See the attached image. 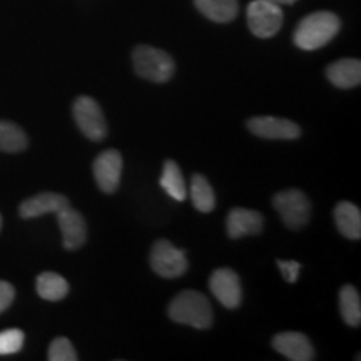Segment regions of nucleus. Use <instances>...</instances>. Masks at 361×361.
<instances>
[{"mask_svg":"<svg viewBox=\"0 0 361 361\" xmlns=\"http://www.w3.org/2000/svg\"><path fill=\"white\" fill-rule=\"evenodd\" d=\"M341 29V20L333 12H314L300 22L293 35L296 47L303 51H316L336 37Z\"/></svg>","mask_w":361,"mask_h":361,"instance_id":"f257e3e1","label":"nucleus"},{"mask_svg":"<svg viewBox=\"0 0 361 361\" xmlns=\"http://www.w3.org/2000/svg\"><path fill=\"white\" fill-rule=\"evenodd\" d=\"M168 314L173 322L197 329H207L213 324V308L200 291H183L171 301Z\"/></svg>","mask_w":361,"mask_h":361,"instance_id":"f03ea898","label":"nucleus"},{"mask_svg":"<svg viewBox=\"0 0 361 361\" xmlns=\"http://www.w3.org/2000/svg\"><path fill=\"white\" fill-rule=\"evenodd\" d=\"M133 62L139 78L157 84L168 82L176 71L173 57L151 45H137L133 52Z\"/></svg>","mask_w":361,"mask_h":361,"instance_id":"7ed1b4c3","label":"nucleus"},{"mask_svg":"<svg viewBox=\"0 0 361 361\" xmlns=\"http://www.w3.org/2000/svg\"><path fill=\"white\" fill-rule=\"evenodd\" d=\"M247 25L256 37H274L283 27L284 13L278 4L271 0H252L247 6Z\"/></svg>","mask_w":361,"mask_h":361,"instance_id":"20e7f679","label":"nucleus"},{"mask_svg":"<svg viewBox=\"0 0 361 361\" xmlns=\"http://www.w3.org/2000/svg\"><path fill=\"white\" fill-rule=\"evenodd\" d=\"M273 206L290 229H301L311 218V202L303 191L288 189L274 194Z\"/></svg>","mask_w":361,"mask_h":361,"instance_id":"39448f33","label":"nucleus"},{"mask_svg":"<svg viewBox=\"0 0 361 361\" xmlns=\"http://www.w3.org/2000/svg\"><path fill=\"white\" fill-rule=\"evenodd\" d=\"M151 268L162 278H179L188 271L186 251L178 250L168 239H159L151 250Z\"/></svg>","mask_w":361,"mask_h":361,"instance_id":"423d86ee","label":"nucleus"},{"mask_svg":"<svg viewBox=\"0 0 361 361\" xmlns=\"http://www.w3.org/2000/svg\"><path fill=\"white\" fill-rule=\"evenodd\" d=\"M74 119L78 123L80 133L90 141H102L107 134L106 117L102 114V109L92 97L80 96L74 102L72 107Z\"/></svg>","mask_w":361,"mask_h":361,"instance_id":"0eeeda50","label":"nucleus"},{"mask_svg":"<svg viewBox=\"0 0 361 361\" xmlns=\"http://www.w3.org/2000/svg\"><path fill=\"white\" fill-rule=\"evenodd\" d=\"M123 156L116 149H107L101 152L94 161L92 171L94 178H96L97 188L102 192L112 194L119 188L121 176H123Z\"/></svg>","mask_w":361,"mask_h":361,"instance_id":"6e6552de","label":"nucleus"},{"mask_svg":"<svg viewBox=\"0 0 361 361\" xmlns=\"http://www.w3.org/2000/svg\"><path fill=\"white\" fill-rule=\"evenodd\" d=\"M247 129L252 134L258 135L261 139H283V141H291L298 139L301 135V128L290 119H283V117L273 116H259L252 117L247 121Z\"/></svg>","mask_w":361,"mask_h":361,"instance_id":"1a4fd4ad","label":"nucleus"},{"mask_svg":"<svg viewBox=\"0 0 361 361\" xmlns=\"http://www.w3.org/2000/svg\"><path fill=\"white\" fill-rule=\"evenodd\" d=\"M209 288L216 300L219 301L224 308L236 310L243 301V288L239 276L229 268L216 269L211 274Z\"/></svg>","mask_w":361,"mask_h":361,"instance_id":"9d476101","label":"nucleus"},{"mask_svg":"<svg viewBox=\"0 0 361 361\" xmlns=\"http://www.w3.org/2000/svg\"><path fill=\"white\" fill-rule=\"evenodd\" d=\"M57 223L62 233V243L67 251H78L87 239V223L74 207L67 206L57 213Z\"/></svg>","mask_w":361,"mask_h":361,"instance_id":"9b49d317","label":"nucleus"},{"mask_svg":"<svg viewBox=\"0 0 361 361\" xmlns=\"http://www.w3.org/2000/svg\"><path fill=\"white\" fill-rule=\"evenodd\" d=\"M273 348L291 361H311L316 356L310 338L296 331L279 333L274 336Z\"/></svg>","mask_w":361,"mask_h":361,"instance_id":"f8f14e48","label":"nucleus"},{"mask_svg":"<svg viewBox=\"0 0 361 361\" xmlns=\"http://www.w3.org/2000/svg\"><path fill=\"white\" fill-rule=\"evenodd\" d=\"M67 206L71 204H69V200H67L64 194L39 192L22 202L19 207V214L22 219H34L49 213L57 214L59 211L64 209Z\"/></svg>","mask_w":361,"mask_h":361,"instance_id":"ddd939ff","label":"nucleus"},{"mask_svg":"<svg viewBox=\"0 0 361 361\" xmlns=\"http://www.w3.org/2000/svg\"><path fill=\"white\" fill-rule=\"evenodd\" d=\"M263 216L255 209L246 207H234L228 214V236L231 239H239L245 236H255L263 229Z\"/></svg>","mask_w":361,"mask_h":361,"instance_id":"4468645a","label":"nucleus"},{"mask_svg":"<svg viewBox=\"0 0 361 361\" xmlns=\"http://www.w3.org/2000/svg\"><path fill=\"white\" fill-rule=\"evenodd\" d=\"M326 78L340 89H351L361 82V62L358 59H340L328 66Z\"/></svg>","mask_w":361,"mask_h":361,"instance_id":"2eb2a0df","label":"nucleus"},{"mask_svg":"<svg viewBox=\"0 0 361 361\" xmlns=\"http://www.w3.org/2000/svg\"><path fill=\"white\" fill-rule=\"evenodd\" d=\"M335 221L336 228L343 236L348 239L361 238V213L360 207L353 202L341 201L335 207Z\"/></svg>","mask_w":361,"mask_h":361,"instance_id":"dca6fc26","label":"nucleus"},{"mask_svg":"<svg viewBox=\"0 0 361 361\" xmlns=\"http://www.w3.org/2000/svg\"><path fill=\"white\" fill-rule=\"evenodd\" d=\"M194 4L202 16L219 24L234 20L239 12L238 0H194Z\"/></svg>","mask_w":361,"mask_h":361,"instance_id":"f3484780","label":"nucleus"},{"mask_svg":"<svg viewBox=\"0 0 361 361\" xmlns=\"http://www.w3.org/2000/svg\"><path fill=\"white\" fill-rule=\"evenodd\" d=\"M39 296L45 301H61L69 295V283L61 274L52 273V271H45L40 273L37 281H35Z\"/></svg>","mask_w":361,"mask_h":361,"instance_id":"a211bd4d","label":"nucleus"},{"mask_svg":"<svg viewBox=\"0 0 361 361\" xmlns=\"http://www.w3.org/2000/svg\"><path fill=\"white\" fill-rule=\"evenodd\" d=\"M159 183L161 188L164 189L174 201H184L188 197L186 180H184V176L180 173V168L176 161L168 159L164 162Z\"/></svg>","mask_w":361,"mask_h":361,"instance_id":"6ab92c4d","label":"nucleus"},{"mask_svg":"<svg viewBox=\"0 0 361 361\" xmlns=\"http://www.w3.org/2000/svg\"><path fill=\"white\" fill-rule=\"evenodd\" d=\"M191 200L192 204L201 213H211L216 207V194L209 180L202 174H194L191 178Z\"/></svg>","mask_w":361,"mask_h":361,"instance_id":"aec40b11","label":"nucleus"},{"mask_svg":"<svg viewBox=\"0 0 361 361\" xmlns=\"http://www.w3.org/2000/svg\"><path fill=\"white\" fill-rule=\"evenodd\" d=\"M29 146V139L20 126L11 123V121H0V151L20 152Z\"/></svg>","mask_w":361,"mask_h":361,"instance_id":"412c9836","label":"nucleus"},{"mask_svg":"<svg viewBox=\"0 0 361 361\" xmlns=\"http://www.w3.org/2000/svg\"><path fill=\"white\" fill-rule=\"evenodd\" d=\"M340 311L343 319L350 326H360L361 323V300L355 286L346 284L340 290Z\"/></svg>","mask_w":361,"mask_h":361,"instance_id":"4be33fe9","label":"nucleus"},{"mask_svg":"<svg viewBox=\"0 0 361 361\" xmlns=\"http://www.w3.org/2000/svg\"><path fill=\"white\" fill-rule=\"evenodd\" d=\"M24 340H25L24 333L17 328L0 331V356L19 353L22 346H24Z\"/></svg>","mask_w":361,"mask_h":361,"instance_id":"5701e85b","label":"nucleus"},{"mask_svg":"<svg viewBox=\"0 0 361 361\" xmlns=\"http://www.w3.org/2000/svg\"><path fill=\"white\" fill-rule=\"evenodd\" d=\"M47 358L51 361H75L78 353H75L72 343L64 336H59L49 346Z\"/></svg>","mask_w":361,"mask_h":361,"instance_id":"b1692460","label":"nucleus"},{"mask_svg":"<svg viewBox=\"0 0 361 361\" xmlns=\"http://www.w3.org/2000/svg\"><path fill=\"white\" fill-rule=\"evenodd\" d=\"M278 268L281 271L284 281L288 283H296L298 276H300V271H301V264L298 261H278Z\"/></svg>","mask_w":361,"mask_h":361,"instance_id":"393cba45","label":"nucleus"},{"mask_svg":"<svg viewBox=\"0 0 361 361\" xmlns=\"http://www.w3.org/2000/svg\"><path fill=\"white\" fill-rule=\"evenodd\" d=\"M13 298H16V290H13L12 284L0 281V313H4L12 305Z\"/></svg>","mask_w":361,"mask_h":361,"instance_id":"a878e982","label":"nucleus"},{"mask_svg":"<svg viewBox=\"0 0 361 361\" xmlns=\"http://www.w3.org/2000/svg\"><path fill=\"white\" fill-rule=\"evenodd\" d=\"M271 2L278 4V6H291V4L298 2V0H271Z\"/></svg>","mask_w":361,"mask_h":361,"instance_id":"bb28decb","label":"nucleus"},{"mask_svg":"<svg viewBox=\"0 0 361 361\" xmlns=\"http://www.w3.org/2000/svg\"><path fill=\"white\" fill-rule=\"evenodd\" d=\"M0 229H2V216H0Z\"/></svg>","mask_w":361,"mask_h":361,"instance_id":"cd10ccee","label":"nucleus"}]
</instances>
